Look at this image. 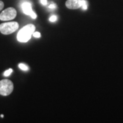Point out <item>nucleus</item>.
<instances>
[{"mask_svg": "<svg viewBox=\"0 0 123 123\" xmlns=\"http://www.w3.org/2000/svg\"><path fill=\"white\" fill-rule=\"evenodd\" d=\"M35 26L33 24H28L19 31L17 34V40L20 42H27L34 33Z\"/></svg>", "mask_w": 123, "mask_h": 123, "instance_id": "1", "label": "nucleus"}, {"mask_svg": "<svg viewBox=\"0 0 123 123\" xmlns=\"http://www.w3.org/2000/svg\"><path fill=\"white\" fill-rule=\"evenodd\" d=\"M14 85L13 82L9 79L0 80V95L7 96L13 92Z\"/></svg>", "mask_w": 123, "mask_h": 123, "instance_id": "2", "label": "nucleus"}, {"mask_svg": "<svg viewBox=\"0 0 123 123\" xmlns=\"http://www.w3.org/2000/svg\"><path fill=\"white\" fill-rule=\"evenodd\" d=\"M19 24L17 22L3 23L0 25V32L4 35H9L18 30Z\"/></svg>", "mask_w": 123, "mask_h": 123, "instance_id": "3", "label": "nucleus"}, {"mask_svg": "<svg viewBox=\"0 0 123 123\" xmlns=\"http://www.w3.org/2000/svg\"><path fill=\"white\" fill-rule=\"evenodd\" d=\"M17 15L16 10L13 7H8L0 14V20L10 21L14 19Z\"/></svg>", "mask_w": 123, "mask_h": 123, "instance_id": "4", "label": "nucleus"}, {"mask_svg": "<svg viewBox=\"0 0 123 123\" xmlns=\"http://www.w3.org/2000/svg\"><path fill=\"white\" fill-rule=\"evenodd\" d=\"M23 12L25 14L30 15L33 19H36L37 17V15L33 12V9H32L31 4L30 2H25L23 3L21 5Z\"/></svg>", "mask_w": 123, "mask_h": 123, "instance_id": "5", "label": "nucleus"}, {"mask_svg": "<svg viewBox=\"0 0 123 123\" xmlns=\"http://www.w3.org/2000/svg\"><path fill=\"white\" fill-rule=\"evenodd\" d=\"M66 6L70 9H78L81 7V0H67Z\"/></svg>", "mask_w": 123, "mask_h": 123, "instance_id": "6", "label": "nucleus"}, {"mask_svg": "<svg viewBox=\"0 0 123 123\" xmlns=\"http://www.w3.org/2000/svg\"><path fill=\"white\" fill-rule=\"evenodd\" d=\"M81 7L83 10H87V2L86 0H81Z\"/></svg>", "mask_w": 123, "mask_h": 123, "instance_id": "7", "label": "nucleus"}, {"mask_svg": "<svg viewBox=\"0 0 123 123\" xmlns=\"http://www.w3.org/2000/svg\"><path fill=\"white\" fill-rule=\"evenodd\" d=\"M18 67H19V68H21L22 70H24V71L28 70V67H27V66H26L25 64H24L23 63L19 64Z\"/></svg>", "mask_w": 123, "mask_h": 123, "instance_id": "8", "label": "nucleus"}, {"mask_svg": "<svg viewBox=\"0 0 123 123\" xmlns=\"http://www.w3.org/2000/svg\"><path fill=\"white\" fill-rule=\"evenodd\" d=\"M12 72H13V70H12V68L9 69V70H6L4 73V76H9V75H10L12 73Z\"/></svg>", "mask_w": 123, "mask_h": 123, "instance_id": "9", "label": "nucleus"}, {"mask_svg": "<svg viewBox=\"0 0 123 123\" xmlns=\"http://www.w3.org/2000/svg\"><path fill=\"white\" fill-rule=\"evenodd\" d=\"M49 20H50V22H55V21L57 20V17H56V15H52V16L50 18Z\"/></svg>", "mask_w": 123, "mask_h": 123, "instance_id": "10", "label": "nucleus"}, {"mask_svg": "<svg viewBox=\"0 0 123 123\" xmlns=\"http://www.w3.org/2000/svg\"><path fill=\"white\" fill-rule=\"evenodd\" d=\"M33 35L35 38H40L41 36V34H40L39 32H34V33H33Z\"/></svg>", "mask_w": 123, "mask_h": 123, "instance_id": "11", "label": "nucleus"}, {"mask_svg": "<svg viewBox=\"0 0 123 123\" xmlns=\"http://www.w3.org/2000/svg\"><path fill=\"white\" fill-rule=\"evenodd\" d=\"M56 4H50V5L49 6V7L50 9H55V8H56Z\"/></svg>", "mask_w": 123, "mask_h": 123, "instance_id": "12", "label": "nucleus"}, {"mask_svg": "<svg viewBox=\"0 0 123 123\" xmlns=\"http://www.w3.org/2000/svg\"><path fill=\"white\" fill-rule=\"evenodd\" d=\"M4 7V4L2 1H0V11L2 10Z\"/></svg>", "mask_w": 123, "mask_h": 123, "instance_id": "13", "label": "nucleus"}, {"mask_svg": "<svg viewBox=\"0 0 123 123\" xmlns=\"http://www.w3.org/2000/svg\"><path fill=\"white\" fill-rule=\"evenodd\" d=\"M41 3L43 5H46L47 4V0H41Z\"/></svg>", "mask_w": 123, "mask_h": 123, "instance_id": "14", "label": "nucleus"}]
</instances>
